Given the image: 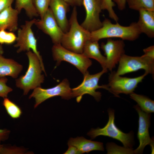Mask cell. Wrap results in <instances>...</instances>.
<instances>
[{"label": "cell", "mask_w": 154, "mask_h": 154, "mask_svg": "<svg viewBox=\"0 0 154 154\" xmlns=\"http://www.w3.org/2000/svg\"><path fill=\"white\" fill-rule=\"evenodd\" d=\"M69 22V30L64 33L60 44L68 50L82 54L86 43L90 39V32L79 24L76 7H73Z\"/></svg>", "instance_id": "1"}, {"label": "cell", "mask_w": 154, "mask_h": 154, "mask_svg": "<svg viewBox=\"0 0 154 154\" xmlns=\"http://www.w3.org/2000/svg\"><path fill=\"white\" fill-rule=\"evenodd\" d=\"M141 33L136 23L124 26L117 22L113 24L109 19L106 18L102 22L100 28L90 32V40L98 41L102 39L115 37L133 41L138 38Z\"/></svg>", "instance_id": "2"}, {"label": "cell", "mask_w": 154, "mask_h": 154, "mask_svg": "<svg viewBox=\"0 0 154 154\" xmlns=\"http://www.w3.org/2000/svg\"><path fill=\"white\" fill-rule=\"evenodd\" d=\"M29 60L27 70L24 75L16 80V86L22 90L24 95L31 90L40 86L44 80V75L40 60L37 55L30 50L26 52Z\"/></svg>", "instance_id": "3"}, {"label": "cell", "mask_w": 154, "mask_h": 154, "mask_svg": "<svg viewBox=\"0 0 154 154\" xmlns=\"http://www.w3.org/2000/svg\"><path fill=\"white\" fill-rule=\"evenodd\" d=\"M109 119L106 124L102 128H92L87 135L92 139L100 135L106 136L120 141L124 147L132 148L133 145V134L132 132L125 133L117 128L115 123L114 112L110 109L108 111Z\"/></svg>", "instance_id": "4"}, {"label": "cell", "mask_w": 154, "mask_h": 154, "mask_svg": "<svg viewBox=\"0 0 154 154\" xmlns=\"http://www.w3.org/2000/svg\"><path fill=\"white\" fill-rule=\"evenodd\" d=\"M36 20L34 18L30 21H25V24L21 26V28L18 29L16 43L14 46L18 48L17 51V53L32 50L39 58L42 71L46 74L42 56L37 50V40L32 29V26Z\"/></svg>", "instance_id": "5"}, {"label": "cell", "mask_w": 154, "mask_h": 154, "mask_svg": "<svg viewBox=\"0 0 154 154\" xmlns=\"http://www.w3.org/2000/svg\"><path fill=\"white\" fill-rule=\"evenodd\" d=\"M54 60L58 65L62 61L67 62L75 66L84 75L91 66V60L82 54L78 53L63 47L60 44H54L52 48Z\"/></svg>", "instance_id": "6"}, {"label": "cell", "mask_w": 154, "mask_h": 154, "mask_svg": "<svg viewBox=\"0 0 154 154\" xmlns=\"http://www.w3.org/2000/svg\"><path fill=\"white\" fill-rule=\"evenodd\" d=\"M119 66L116 74L121 76L125 74L143 69L147 74L154 75V59L144 55L141 56H131L125 54L119 62Z\"/></svg>", "instance_id": "7"}, {"label": "cell", "mask_w": 154, "mask_h": 154, "mask_svg": "<svg viewBox=\"0 0 154 154\" xmlns=\"http://www.w3.org/2000/svg\"><path fill=\"white\" fill-rule=\"evenodd\" d=\"M108 70L102 69L100 72L93 74H90L87 71L84 75L82 83L76 87L72 89L73 98L76 97L78 102H79L82 96L85 94H88L92 96L97 101L101 98V92L96 91L99 88L106 89L105 85H98L99 79L101 76Z\"/></svg>", "instance_id": "8"}, {"label": "cell", "mask_w": 154, "mask_h": 154, "mask_svg": "<svg viewBox=\"0 0 154 154\" xmlns=\"http://www.w3.org/2000/svg\"><path fill=\"white\" fill-rule=\"evenodd\" d=\"M56 96H60L62 98L67 100L73 98L72 89L70 87L68 79H64L58 84L51 88L44 89L40 86L37 87L34 89L29 98H35L34 107L36 108L46 100Z\"/></svg>", "instance_id": "9"}, {"label": "cell", "mask_w": 154, "mask_h": 154, "mask_svg": "<svg viewBox=\"0 0 154 154\" xmlns=\"http://www.w3.org/2000/svg\"><path fill=\"white\" fill-rule=\"evenodd\" d=\"M147 74L145 72L139 76L130 78L121 76L117 75L115 71L112 72L109 74L108 83L105 84L106 90L116 97H119L120 94H129L133 92L138 84Z\"/></svg>", "instance_id": "10"}, {"label": "cell", "mask_w": 154, "mask_h": 154, "mask_svg": "<svg viewBox=\"0 0 154 154\" xmlns=\"http://www.w3.org/2000/svg\"><path fill=\"white\" fill-rule=\"evenodd\" d=\"M134 107L139 115L137 137L139 143L138 147L134 150V153H142L145 147L148 145H150L153 153L154 150V141L150 137L149 131L150 123V114L142 111L137 105L135 106Z\"/></svg>", "instance_id": "11"}, {"label": "cell", "mask_w": 154, "mask_h": 154, "mask_svg": "<svg viewBox=\"0 0 154 154\" xmlns=\"http://www.w3.org/2000/svg\"><path fill=\"white\" fill-rule=\"evenodd\" d=\"M102 0H83L86 16L80 25L84 28L92 32L100 28L102 26L100 15L102 10Z\"/></svg>", "instance_id": "12"}, {"label": "cell", "mask_w": 154, "mask_h": 154, "mask_svg": "<svg viewBox=\"0 0 154 154\" xmlns=\"http://www.w3.org/2000/svg\"><path fill=\"white\" fill-rule=\"evenodd\" d=\"M34 24L49 36L54 44H60L64 33L58 25L49 7L43 17L36 20Z\"/></svg>", "instance_id": "13"}, {"label": "cell", "mask_w": 154, "mask_h": 154, "mask_svg": "<svg viewBox=\"0 0 154 154\" xmlns=\"http://www.w3.org/2000/svg\"><path fill=\"white\" fill-rule=\"evenodd\" d=\"M125 44L123 40L108 39L106 43L102 42L101 48L106 56L108 70L112 71L125 54Z\"/></svg>", "instance_id": "14"}, {"label": "cell", "mask_w": 154, "mask_h": 154, "mask_svg": "<svg viewBox=\"0 0 154 154\" xmlns=\"http://www.w3.org/2000/svg\"><path fill=\"white\" fill-rule=\"evenodd\" d=\"M70 5L64 0H51L49 5L58 25L65 33L69 28L66 14L69 11Z\"/></svg>", "instance_id": "15"}, {"label": "cell", "mask_w": 154, "mask_h": 154, "mask_svg": "<svg viewBox=\"0 0 154 154\" xmlns=\"http://www.w3.org/2000/svg\"><path fill=\"white\" fill-rule=\"evenodd\" d=\"M19 12L11 6L0 13V31L7 30L14 32L18 29Z\"/></svg>", "instance_id": "16"}, {"label": "cell", "mask_w": 154, "mask_h": 154, "mask_svg": "<svg viewBox=\"0 0 154 154\" xmlns=\"http://www.w3.org/2000/svg\"><path fill=\"white\" fill-rule=\"evenodd\" d=\"M139 17L136 23L141 33H143L148 37H154V11L141 9L138 11Z\"/></svg>", "instance_id": "17"}, {"label": "cell", "mask_w": 154, "mask_h": 154, "mask_svg": "<svg viewBox=\"0 0 154 154\" xmlns=\"http://www.w3.org/2000/svg\"><path fill=\"white\" fill-rule=\"evenodd\" d=\"M68 145L75 146L82 154L88 153L93 151L104 150L102 143L87 139L83 137L71 138L68 141Z\"/></svg>", "instance_id": "18"}, {"label": "cell", "mask_w": 154, "mask_h": 154, "mask_svg": "<svg viewBox=\"0 0 154 154\" xmlns=\"http://www.w3.org/2000/svg\"><path fill=\"white\" fill-rule=\"evenodd\" d=\"M23 68L22 65L13 59L5 58L0 54V77L9 76L16 78Z\"/></svg>", "instance_id": "19"}, {"label": "cell", "mask_w": 154, "mask_h": 154, "mask_svg": "<svg viewBox=\"0 0 154 154\" xmlns=\"http://www.w3.org/2000/svg\"><path fill=\"white\" fill-rule=\"evenodd\" d=\"M82 54L88 58L96 60L100 64L102 69L108 70L106 58L101 52L98 41L88 40L84 46Z\"/></svg>", "instance_id": "20"}, {"label": "cell", "mask_w": 154, "mask_h": 154, "mask_svg": "<svg viewBox=\"0 0 154 154\" xmlns=\"http://www.w3.org/2000/svg\"><path fill=\"white\" fill-rule=\"evenodd\" d=\"M129 95L130 98L137 103V105L142 111L148 114L154 112V101L145 96L133 92Z\"/></svg>", "instance_id": "21"}, {"label": "cell", "mask_w": 154, "mask_h": 154, "mask_svg": "<svg viewBox=\"0 0 154 154\" xmlns=\"http://www.w3.org/2000/svg\"><path fill=\"white\" fill-rule=\"evenodd\" d=\"M15 9L20 13L24 9L30 19L39 16L33 5V0H15Z\"/></svg>", "instance_id": "22"}, {"label": "cell", "mask_w": 154, "mask_h": 154, "mask_svg": "<svg viewBox=\"0 0 154 154\" xmlns=\"http://www.w3.org/2000/svg\"><path fill=\"white\" fill-rule=\"evenodd\" d=\"M129 7L139 11L141 9L154 11V0H126Z\"/></svg>", "instance_id": "23"}, {"label": "cell", "mask_w": 154, "mask_h": 154, "mask_svg": "<svg viewBox=\"0 0 154 154\" xmlns=\"http://www.w3.org/2000/svg\"><path fill=\"white\" fill-rule=\"evenodd\" d=\"M3 104L7 112L13 119L19 117L22 112L20 108L7 97L4 98Z\"/></svg>", "instance_id": "24"}, {"label": "cell", "mask_w": 154, "mask_h": 154, "mask_svg": "<svg viewBox=\"0 0 154 154\" xmlns=\"http://www.w3.org/2000/svg\"><path fill=\"white\" fill-rule=\"evenodd\" d=\"M107 154H133L132 148L122 147L113 143H107L106 146Z\"/></svg>", "instance_id": "25"}, {"label": "cell", "mask_w": 154, "mask_h": 154, "mask_svg": "<svg viewBox=\"0 0 154 154\" xmlns=\"http://www.w3.org/2000/svg\"><path fill=\"white\" fill-rule=\"evenodd\" d=\"M51 0H33L34 6L40 18H42L49 8Z\"/></svg>", "instance_id": "26"}, {"label": "cell", "mask_w": 154, "mask_h": 154, "mask_svg": "<svg viewBox=\"0 0 154 154\" xmlns=\"http://www.w3.org/2000/svg\"><path fill=\"white\" fill-rule=\"evenodd\" d=\"M102 10L108 11L110 17L117 22L119 18L113 9L116 5L113 0H102Z\"/></svg>", "instance_id": "27"}, {"label": "cell", "mask_w": 154, "mask_h": 154, "mask_svg": "<svg viewBox=\"0 0 154 154\" xmlns=\"http://www.w3.org/2000/svg\"><path fill=\"white\" fill-rule=\"evenodd\" d=\"M17 37L13 32H7L5 30L0 31V44H11L16 41Z\"/></svg>", "instance_id": "28"}, {"label": "cell", "mask_w": 154, "mask_h": 154, "mask_svg": "<svg viewBox=\"0 0 154 154\" xmlns=\"http://www.w3.org/2000/svg\"><path fill=\"white\" fill-rule=\"evenodd\" d=\"M7 80L5 77H0V97H7L8 94L13 90L11 88L7 85Z\"/></svg>", "instance_id": "29"}, {"label": "cell", "mask_w": 154, "mask_h": 154, "mask_svg": "<svg viewBox=\"0 0 154 154\" xmlns=\"http://www.w3.org/2000/svg\"><path fill=\"white\" fill-rule=\"evenodd\" d=\"M15 0H0V13L11 6Z\"/></svg>", "instance_id": "30"}, {"label": "cell", "mask_w": 154, "mask_h": 154, "mask_svg": "<svg viewBox=\"0 0 154 154\" xmlns=\"http://www.w3.org/2000/svg\"><path fill=\"white\" fill-rule=\"evenodd\" d=\"M144 55L154 59V46H150L143 50Z\"/></svg>", "instance_id": "31"}, {"label": "cell", "mask_w": 154, "mask_h": 154, "mask_svg": "<svg viewBox=\"0 0 154 154\" xmlns=\"http://www.w3.org/2000/svg\"><path fill=\"white\" fill-rule=\"evenodd\" d=\"M68 148L64 154H80L81 152L75 146L68 145Z\"/></svg>", "instance_id": "32"}, {"label": "cell", "mask_w": 154, "mask_h": 154, "mask_svg": "<svg viewBox=\"0 0 154 154\" xmlns=\"http://www.w3.org/2000/svg\"><path fill=\"white\" fill-rule=\"evenodd\" d=\"M70 6H81L83 5V0H64Z\"/></svg>", "instance_id": "33"}, {"label": "cell", "mask_w": 154, "mask_h": 154, "mask_svg": "<svg viewBox=\"0 0 154 154\" xmlns=\"http://www.w3.org/2000/svg\"><path fill=\"white\" fill-rule=\"evenodd\" d=\"M10 131L6 129H0V141H4L7 139Z\"/></svg>", "instance_id": "34"}, {"label": "cell", "mask_w": 154, "mask_h": 154, "mask_svg": "<svg viewBox=\"0 0 154 154\" xmlns=\"http://www.w3.org/2000/svg\"><path fill=\"white\" fill-rule=\"evenodd\" d=\"M116 3L118 9L120 10L124 9L126 7V0H113Z\"/></svg>", "instance_id": "35"}, {"label": "cell", "mask_w": 154, "mask_h": 154, "mask_svg": "<svg viewBox=\"0 0 154 154\" xmlns=\"http://www.w3.org/2000/svg\"><path fill=\"white\" fill-rule=\"evenodd\" d=\"M3 52L4 51L3 46L1 44H0V54L2 55Z\"/></svg>", "instance_id": "36"}, {"label": "cell", "mask_w": 154, "mask_h": 154, "mask_svg": "<svg viewBox=\"0 0 154 154\" xmlns=\"http://www.w3.org/2000/svg\"><path fill=\"white\" fill-rule=\"evenodd\" d=\"M1 141H0V151H1V148H2V146H3L2 145H1V143H0V142H1Z\"/></svg>", "instance_id": "37"}]
</instances>
